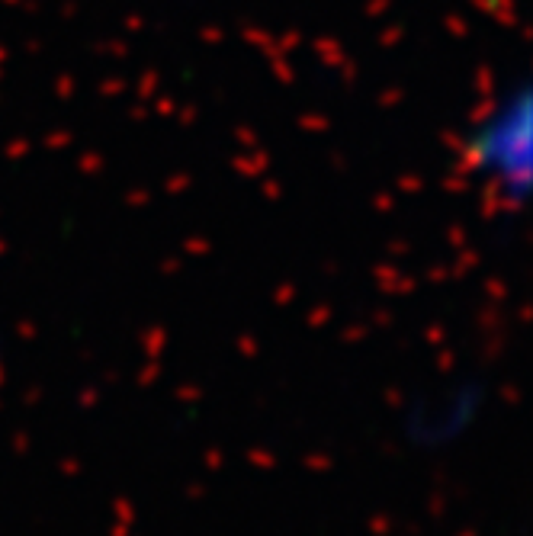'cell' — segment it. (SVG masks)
<instances>
[{
    "instance_id": "1",
    "label": "cell",
    "mask_w": 533,
    "mask_h": 536,
    "mask_svg": "<svg viewBox=\"0 0 533 536\" xmlns=\"http://www.w3.org/2000/svg\"><path fill=\"white\" fill-rule=\"evenodd\" d=\"M469 177L495 203L521 209L533 180V97L521 78L505 84L482 106L460 142Z\"/></svg>"
}]
</instances>
